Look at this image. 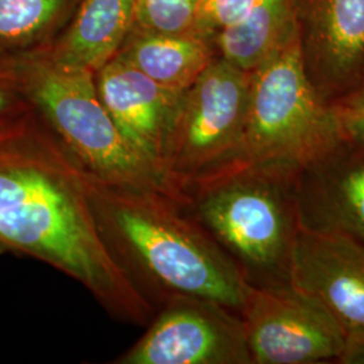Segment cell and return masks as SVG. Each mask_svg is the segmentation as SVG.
Listing matches in <instances>:
<instances>
[{
  "label": "cell",
  "mask_w": 364,
  "mask_h": 364,
  "mask_svg": "<svg viewBox=\"0 0 364 364\" xmlns=\"http://www.w3.org/2000/svg\"><path fill=\"white\" fill-rule=\"evenodd\" d=\"M6 252L76 279L122 321L146 326L154 314L99 232L84 171L36 111L0 122V254Z\"/></svg>",
  "instance_id": "obj_1"
},
{
  "label": "cell",
  "mask_w": 364,
  "mask_h": 364,
  "mask_svg": "<svg viewBox=\"0 0 364 364\" xmlns=\"http://www.w3.org/2000/svg\"><path fill=\"white\" fill-rule=\"evenodd\" d=\"M65 0H0V45L36 38L52 23Z\"/></svg>",
  "instance_id": "obj_16"
},
{
  "label": "cell",
  "mask_w": 364,
  "mask_h": 364,
  "mask_svg": "<svg viewBox=\"0 0 364 364\" xmlns=\"http://www.w3.org/2000/svg\"><path fill=\"white\" fill-rule=\"evenodd\" d=\"M117 55L174 93L186 91L215 58L208 39L193 33H146Z\"/></svg>",
  "instance_id": "obj_14"
},
{
  "label": "cell",
  "mask_w": 364,
  "mask_h": 364,
  "mask_svg": "<svg viewBox=\"0 0 364 364\" xmlns=\"http://www.w3.org/2000/svg\"><path fill=\"white\" fill-rule=\"evenodd\" d=\"M27 103L15 68L0 69V122L23 114Z\"/></svg>",
  "instance_id": "obj_20"
},
{
  "label": "cell",
  "mask_w": 364,
  "mask_h": 364,
  "mask_svg": "<svg viewBox=\"0 0 364 364\" xmlns=\"http://www.w3.org/2000/svg\"><path fill=\"white\" fill-rule=\"evenodd\" d=\"M299 230L364 243V147L341 142L296 174Z\"/></svg>",
  "instance_id": "obj_11"
},
{
  "label": "cell",
  "mask_w": 364,
  "mask_h": 364,
  "mask_svg": "<svg viewBox=\"0 0 364 364\" xmlns=\"http://www.w3.org/2000/svg\"><path fill=\"white\" fill-rule=\"evenodd\" d=\"M240 313L219 302L176 296L115 364H251Z\"/></svg>",
  "instance_id": "obj_8"
},
{
  "label": "cell",
  "mask_w": 364,
  "mask_h": 364,
  "mask_svg": "<svg viewBox=\"0 0 364 364\" xmlns=\"http://www.w3.org/2000/svg\"><path fill=\"white\" fill-rule=\"evenodd\" d=\"M95 80L105 109L124 141L165 178V139L183 92L165 90L117 55L95 73Z\"/></svg>",
  "instance_id": "obj_12"
},
{
  "label": "cell",
  "mask_w": 364,
  "mask_h": 364,
  "mask_svg": "<svg viewBox=\"0 0 364 364\" xmlns=\"http://www.w3.org/2000/svg\"><path fill=\"white\" fill-rule=\"evenodd\" d=\"M14 68L30 105L85 173L185 205V197L124 141L99 96L93 72L52 57Z\"/></svg>",
  "instance_id": "obj_5"
},
{
  "label": "cell",
  "mask_w": 364,
  "mask_h": 364,
  "mask_svg": "<svg viewBox=\"0 0 364 364\" xmlns=\"http://www.w3.org/2000/svg\"><path fill=\"white\" fill-rule=\"evenodd\" d=\"M200 0H136L134 22L146 33H195Z\"/></svg>",
  "instance_id": "obj_17"
},
{
  "label": "cell",
  "mask_w": 364,
  "mask_h": 364,
  "mask_svg": "<svg viewBox=\"0 0 364 364\" xmlns=\"http://www.w3.org/2000/svg\"><path fill=\"white\" fill-rule=\"evenodd\" d=\"M296 30V0H258L240 22L215 36V45L220 58L251 73Z\"/></svg>",
  "instance_id": "obj_15"
},
{
  "label": "cell",
  "mask_w": 364,
  "mask_h": 364,
  "mask_svg": "<svg viewBox=\"0 0 364 364\" xmlns=\"http://www.w3.org/2000/svg\"><path fill=\"white\" fill-rule=\"evenodd\" d=\"M84 180L107 247L151 305L193 296L240 313L247 282L186 205L85 171Z\"/></svg>",
  "instance_id": "obj_2"
},
{
  "label": "cell",
  "mask_w": 364,
  "mask_h": 364,
  "mask_svg": "<svg viewBox=\"0 0 364 364\" xmlns=\"http://www.w3.org/2000/svg\"><path fill=\"white\" fill-rule=\"evenodd\" d=\"M258 0H200L195 33L203 38L213 37L227 27L240 22Z\"/></svg>",
  "instance_id": "obj_18"
},
{
  "label": "cell",
  "mask_w": 364,
  "mask_h": 364,
  "mask_svg": "<svg viewBox=\"0 0 364 364\" xmlns=\"http://www.w3.org/2000/svg\"><path fill=\"white\" fill-rule=\"evenodd\" d=\"M341 139L364 147V80L352 91L331 102Z\"/></svg>",
  "instance_id": "obj_19"
},
{
  "label": "cell",
  "mask_w": 364,
  "mask_h": 364,
  "mask_svg": "<svg viewBox=\"0 0 364 364\" xmlns=\"http://www.w3.org/2000/svg\"><path fill=\"white\" fill-rule=\"evenodd\" d=\"M290 285L318 299L347 333L364 336V243L299 230Z\"/></svg>",
  "instance_id": "obj_10"
},
{
  "label": "cell",
  "mask_w": 364,
  "mask_h": 364,
  "mask_svg": "<svg viewBox=\"0 0 364 364\" xmlns=\"http://www.w3.org/2000/svg\"><path fill=\"white\" fill-rule=\"evenodd\" d=\"M240 316L252 363L338 362L347 343V333L332 313L291 285H247Z\"/></svg>",
  "instance_id": "obj_7"
},
{
  "label": "cell",
  "mask_w": 364,
  "mask_h": 364,
  "mask_svg": "<svg viewBox=\"0 0 364 364\" xmlns=\"http://www.w3.org/2000/svg\"><path fill=\"white\" fill-rule=\"evenodd\" d=\"M296 170L248 166L183 188L186 208L231 258L248 285H290L299 232Z\"/></svg>",
  "instance_id": "obj_3"
},
{
  "label": "cell",
  "mask_w": 364,
  "mask_h": 364,
  "mask_svg": "<svg viewBox=\"0 0 364 364\" xmlns=\"http://www.w3.org/2000/svg\"><path fill=\"white\" fill-rule=\"evenodd\" d=\"M250 82V72L215 57L182 93L162 161L166 181L182 196L185 186L218 173L236 154L247 117Z\"/></svg>",
  "instance_id": "obj_6"
},
{
  "label": "cell",
  "mask_w": 364,
  "mask_h": 364,
  "mask_svg": "<svg viewBox=\"0 0 364 364\" xmlns=\"http://www.w3.org/2000/svg\"><path fill=\"white\" fill-rule=\"evenodd\" d=\"M338 363L364 364V336L347 338L344 351L340 355Z\"/></svg>",
  "instance_id": "obj_21"
},
{
  "label": "cell",
  "mask_w": 364,
  "mask_h": 364,
  "mask_svg": "<svg viewBox=\"0 0 364 364\" xmlns=\"http://www.w3.org/2000/svg\"><path fill=\"white\" fill-rule=\"evenodd\" d=\"M306 75L329 103L364 80V0H296Z\"/></svg>",
  "instance_id": "obj_9"
},
{
  "label": "cell",
  "mask_w": 364,
  "mask_h": 364,
  "mask_svg": "<svg viewBox=\"0 0 364 364\" xmlns=\"http://www.w3.org/2000/svg\"><path fill=\"white\" fill-rule=\"evenodd\" d=\"M341 142L332 105L306 75L297 26L251 72L240 144L231 162L209 177L248 166H281L299 171Z\"/></svg>",
  "instance_id": "obj_4"
},
{
  "label": "cell",
  "mask_w": 364,
  "mask_h": 364,
  "mask_svg": "<svg viewBox=\"0 0 364 364\" xmlns=\"http://www.w3.org/2000/svg\"><path fill=\"white\" fill-rule=\"evenodd\" d=\"M136 0H84L53 60L96 73L120 52Z\"/></svg>",
  "instance_id": "obj_13"
}]
</instances>
